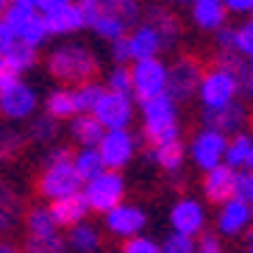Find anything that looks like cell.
Here are the masks:
<instances>
[{
    "mask_svg": "<svg viewBox=\"0 0 253 253\" xmlns=\"http://www.w3.org/2000/svg\"><path fill=\"white\" fill-rule=\"evenodd\" d=\"M234 198L248 206H253V172H237L234 181Z\"/></svg>",
    "mask_w": 253,
    "mask_h": 253,
    "instance_id": "42",
    "label": "cell"
},
{
    "mask_svg": "<svg viewBox=\"0 0 253 253\" xmlns=\"http://www.w3.org/2000/svg\"><path fill=\"white\" fill-rule=\"evenodd\" d=\"M20 42L23 45H28V47H34V50H39V47L45 45L47 39H50V34H47V25H45V20L42 17H34L28 25H25L23 31H20Z\"/></svg>",
    "mask_w": 253,
    "mask_h": 253,
    "instance_id": "35",
    "label": "cell"
},
{
    "mask_svg": "<svg viewBox=\"0 0 253 253\" xmlns=\"http://www.w3.org/2000/svg\"><path fill=\"white\" fill-rule=\"evenodd\" d=\"M0 253H17L14 242H8V239H0Z\"/></svg>",
    "mask_w": 253,
    "mask_h": 253,
    "instance_id": "50",
    "label": "cell"
},
{
    "mask_svg": "<svg viewBox=\"0 0 253 253\" xmlns=\"http://www.w3.org/2000/svg\"><path fill=\"white\" fill-rule=\"evenodd\" d=\"M42 114H47L50 120H56V123H64V120H73L75 114H78V109H75V95L70 86H56V89H50L45 95V100H42Z\"/></svg>",
    "mask_w": 253,
    "mask_h": 253,
    "instance_id": "24",
    "label": "cell"
},
{
    "mask_svg": "<svg viewBox=\"0 0 253 253\" xmlns=\"http://www.w3.org/2000/svg\"><path fill=\"white\" fill-rule=\"evenodd\" d=\"M128 45H131V61H148L159 59V53L164 50L159 31L150 23H139L131 34H128Z\"/></svg>",
    "mask_w": 253,
    "mask_h": 253,
    "instance_id": "19",
    "label": "cell"
},
{
    "mask_svg": "<svg viewBox=\"0 0 253 253\" xmlns=\"http://www.w3.org/2000/svg\"><path fill=\"white\" fill-rule=\"evenodd\" d=\"M92 31H95L100 39H106L109 45H114L117 39H123V37H128V34H131L128 23L123 20V14L117 11V0L103 3V11H100V17H97V23L92 25Z\"/></svg>",
    "mask_w": 253,
    "mask_h": 253,
    "instance_id": "22",
    "label": "cell"
},
{
    "mask_svg": "<svg viewBox=\"0 0 253 253\" xmlns=\"http://www.w3.org/2000/svg\"><path fill=\"white\" fill-rule=\"evenodd\" d=\"M148 23L153 25V28L159 31V37H162V45L164 50H170V47H175L181 42V23L178 17H175V11L167 6H150L148 8Z\"/></svg>",
    "mask_w": 253,
    "mask_h": 253,
    "instance_id": "23",
    "label": "cell"
},
{
    "mask_svg": "<svg viewBox=\"0 0 253 253\" xmlns=\"http://www.w3.org/2000/svg\"><path fill=\"white\" fill-rule=\"evenodd\" d=\"M28 136L34 142H39V145H50V142H56V136H59V123L50 120L47 114H37L28 126Z\"/></svg>",
    "mask_w": 253,
    "mask_h": 253,
    "instance_id": "34",
    "label": "cell"
},
{
    "mask_svg": "<svg viewBox=\"0 0 253 253\" xmlns=\"http://www.w3.org/2000/svg\"><path fill=\"white\" fill-rule=\"evenodd\" d=\"M198 100H201L203 112H217L225 106L237 103L239 100V86H237V75L228 67L214 64L211 70L203 73L201 89H198Z\"/></svg>",
    "mask_w": 253,
    "mask_h": 253,
    "instance_id": "4",
    "label": "cell"
},
{
    "mask_svg": "<svg viewBox=\"0 0 253 253\" xmlns=\"http://www.w3.org/2000/svg\"><path fill=\"white\" fill-rule=\"evenodd\" d=\"M120 253H162V242L153 237H134V239H126Z\"/></svg>",
    "mask_w": 253,
    "mask_h": 253,
    "instance_id": "41",
    "label": "cell"
},
{
    "mask_svg": "<svg viewBox=\"0 0 253 253\" xmlns=\"http://www.w3.org/2000/svg\"><path fill=\"white\" fill-rule=\"evenodd\" d=\"M100 245H103V234L89 220L81 225H75V228H70V234H67V248L73 253H97Z\"/></svg>",
    "mask_w": 253,
    "mask_h": 253,
    "instance_id": "29",
    "label": "cell"
},
{
    "mask_svg": "<svg viewBox=\"0 0 253 253\" xmlns=\"http://www.w3.org/2000/svg\"><path fill=\"white\" fill-rule=\"evenodd\" d=\"M251 73H253V61H251Z\"/></svg>",
    "mask_w": 253,
    "mask_h": 253,
    "instance_id": "53",
    "label": "cell"
},
{
    "mask_svg": "<svg viewBox=\"0 0 253 253\" xmlns=\"http://www.w3.org/2000/svg\"><path fill=\"white\" fill-rule=\"evenodd\" d=\"M117 11L123 14V20L128 23V28L134 31L139 25V17H142V6L134 3V0H117Z\"/></svg>",
    "mask_w": 253,
    "mask_h": 253,
    "instance_id": "43",
    "label": "cell"
},
{
    "mask_svg": "<svg viewBox=\"0 0 253 253\" xmlns=\"http://www.w3.org/2000/svg\"><path fill=\"white\" fill-rule=\"evenodd\" d=\"M73 95H75V109H78V114H92L97 109V103H100V97L106 95V86L100 81H89V84L75 86Z\"/></svg>",
    "mask_w": 253,
    "mask_h": 253,
    "instance_id": "33",
    "label": "cell"
},
{
    "mask_svg": "<svg viewBox=\"0 0 253 253\" xmlns=\"http://www.w3.org/2000/svg\"><path fill=\"white\" fill-rule=\"evenodd\" d=\"M167 78H170V70L162 59L134 61L131 64V95L139 103L167 95Z\"/></svg>",
    "mask_w": 253,
    "mask_h": 253,
    "instance_id": "6",
    "label": "cell"
},
{
    "mask_svg": "<svg viewBox=\"0 0 253 253\" xmlns=\"http://www.w3.org/2000/svg\"><path fill=\"white\" fill-rule=\"evenodd\" d=\"M136 148H139V139L131 128H120V131H106L100 145H97V153L103 159L106 170L112 172H123L128 164L134 162Z\"/></svg>",
    "mask_w": 253,
    "mask_h": 253,
    "instance_id": "10",
    "label": "cell"
},
{
    "mask_svg": "<svg viewBox=\"0 0 253 253\" xmlns=\"http://www.w3.org/2000/svg\"><path fill=\"white\" fill-rule=\"evenodd\" d=\"M234 181H237V172L231 170L228 164H220L214 170L203 172V181H201V189H203V198L214 206H223L225 201L234 198Z\"/></svg>",
    "mask_w": 253,
    "mask_h": 253,
    "instance_id": "17",
    "label": "cell"
},
{
    "mask_svg": "<svg viewBox=\"0 0 253 253\" xmlns=\"http://www.w3.org/2000/svg\"><path fill=\"white\" fill-rule=\"evenodd\" d=\"M228 17H253V0H225Z\"/></svg>",
    "mask_w": 253,
    "mask_h": 253,
    "instance_id": "47",
    "label": "cell"
},
{
    "mask_svg": "<svg viewBox=\"0 0 253 253\" xmlns=\"http://www.w3.org/2000/svg\"><path fill=\"white\" fill-rule=\"evenodd\" d=\"M225 148H228V136L217 134L211 128H201L186 145V156L201 172H209L225 164Z\"/></svg>",
    "mask_w": 253,
    "mask_h": 253,
    "instance_id": "11",
    "label": "cell"
},
{
    "mask_svg": "<svg viewBox=\"0 0 253 253\" xmlns=\"http://www.w3.org/2000/svg\"><path fill=\"white\" fill-rule=\"evenodd\" d=\"M73 167H75V172H78V178H81L84 184H89L92 178H97V175L106 172V164H103V159H100V153H97V148L73 150Z\"/></svg>",
    "mask_w": 253,
    "mask_h": 253,
    "instance_id": "31",
    "label": "cell"
},
{
    "mask_svg": "<svg viewBox=\"0 0 253 253\" xmlns=\"http://www.w3.org/2000/svg\"><path fill=\"white\" fill-rule=\"evenodd\" d=\"M248 106L242 103V100H237V103L225 106V109H217V112H203V128H211V131H217V134L223 136H237L245 131L248 126Z\"/></svg>",
    "mask_w": 253,
    "mask_h": 253,
    "instance_id": "16",
    "label": "cell"
},
{
    "mask_svg": "<svg viewBox=\"0 0 253 253\" xmlns=\"http://www.w3.org/2000/svg\"><path fill=\"white\" fill-rule=\"evenodd\" d=\"M170 78H167V97H172L175 103H186L198 97L203 81V67L195 56H178V59L167 64Z\"/></svg>",
    "mask_w": 253,
    "mask_h": 253,
    "instance_id": "9",
    "label": "cell"
},
{
    "mask_svg": "<svg viewBox=\"0 0 253 253\" xmlns=\"http://www.w3.org/2000/svg\"><path fill=\"white\" fill-rule=\"evenodd\" d=\"M3 14H6V3L0 0V20H3Z\"/></svg>",
    "mask_w": 253,
    "mask_h": 253,
    "instance_id": "51",
    "label": "cell"
},
{
    "mask_svg": "<svg viewBox=\"0 0 253 253\" xmlns=\"http://www.w3.org/2000/svg\"><path fill=\"white\" fill-rule=\"evenodd\" d=\"M195 253H223V245H220V239H217V234H203V237H198V251Z\"/></svg>",
    "mask_w": 253,
    "mask_h": 253,
    "instance_id": "48",
    "label": "cell"
},
{
    "mask_svg": "<svg viewBox=\"0 0 253 253\" xmlns=\"http://www.w3.org/2000/svg\"><path fill=\"white\" fill-rule=\"evenodd\" d=\"M45 67L59 84H73V89H75L81 84L95 81L97 70H100V61H97V53L89 45L70 39V42H59L47 53Z\"/></svg>",
    "mask_w": 253,
    "mask_h": 253,
    "instance_id": "1",
    "label": "cell"
},
{
    "mask_svg": "<svg viewBox=\"0 0 253 253\" xmlns=\"http://www.w3.org/2000/svg\"><path fill=\"white\" fill-rule=\"evenodd\" d=\"M103 225L106 231L117 239H134V237H142V231L148 225V211L136 203H120L117 209H112L109 214H103Z\"/></svg>",
    "mask_w": 253,
    "mask_h": 253,
    "instance_id": "14",
    "label": "cell"
},
{
    "mask_svg": "<svg viewBox=\"0 0 253 253\" xmlns=\"http://www.w3.org/2000/svg\"><path fill=\"white\" fill-rule=\"evenodd\" d=\"M25 251L28 253H64L67 251V237L53 234V237H42V239H28L25 242Z\"/></svg>",
    "mask_w": 253,
    "mask_h": 253,
    "instance_id": "37",
    "label": "cell"
},
{
    "mask_svg": "<svg viewBox=\"0 0 253 253\" xmlns=\"http://www.w3.org/2000/svg\"><path fill=\"white\" fill-rule=\"evenodd\" d=\"M245 253H253V245H248V248H245Z\"/></svg>",
    "mask_w": 253,
    "mask_h": 253,
    "instance_id": "52",
    "label": "cell"
},
{
    "mask_svg": "<svg viewBox=\"0 0 253 253\" xmlns=\"http://www.w3.org/2000/svg\"><path fill=\"white\" fill-rule=\"evenodd\" d=\"M139 112H142V136L150 142V148L181 139V114H178V103L172 97L162 95L153 97V100H145V103H139Z\"/></svg>",
    "mask_w": 253,
    "mask_h": 253,
    "instance_id": "3",
    "label": "cell"
},
{
    "mask_svg": "<svg viewBox=\"0 0 253 253\" xmlns=\"http://www.w3.org/2000/svg\"><path fill=\"white\" fill-rule=\"evenodd\" d=\"M50 214H53V220H56L59 228H75V225L86 223V217H89V203H86L84 192H78V195L64 198V201L50 203Z\"/></svg>",
    "mask_w": 253,
    "mask_h": 253,
    "instance_id": "20",
    "label": "cell"
},
{
    "mask_svg": "<svg viewBox=\"0 0 253 253\" xmlns=\"http://www.w3.org/2000/svg\"><path fill=\"white\" fill-rule=\"evenodd\" d=\"M251 20H253V17H251Z\"/></svg>",
    "mask_w": 253,
    "mask_h": 253,
    "instance_id": "54",
    "label": "cell"
},
{
    "mask_svg": "<svg viewBox=\"0 0 253 253\" xmlns=\"http://www.w3.org/2000/svg\"><path fill=\"white\" fill-rule=\"evenodd\" d=\"M78 8H81L84 25H86V28H92V25L97 23L100 11H103V3H100V0H81V3H78Z\"/></svg>",
    "mask_w": 253,
    "mask_h": 253,
    "instance_id": "44",
    "label": "cell"
},
{
    "mask_svg": "<svg viewBox=\"0 0 253 253\" xmlns=\"http://www.w3.org/2000/svg\"><path fill=\"white\" fill-rule=\"evenodd\" d=\"M237 31V39H234V53H239L245 61H253V20H245L239 23Z\"/></svg>",
    "mask_w": 253,
    "mask_h": 253,
    "instance_id": "39",
    "label": "cell"
},
{
    "mask_svg": "<svg viewBox=\"0 0 253 253\" xmlns=\"http://www.w3.org/2000/svg\"><path fill=\"white\" fill-rule=\"evenodd\" d=\"M198 251V239L181 237V234H167L162 239V253H195Z\"/></svg>",
    "mask_w": 253,
    "mask_h": 253,
    "instance_id": "40",
    "label": "cell"
},
{
    "mask_svg": "<svg viewBox=\"0 0 253 253\" xmlns=\"http://www.w3.org/2000/svg\"><path fill=\"white\" fill-rule=\"evenodd\" d=\"M148 159L156 164L159 170H164L167 175H178L186 164V145L181 139L175 142H164V145H156V148L148 150Z\"/></svg>",
    "mask_w": 253,
    "mask_h": 253,
    "instance_id": "21",
    "label": "cell"
},
{
    "mask_svg": "<svg viewBox=\"0 0 253 253\" xmlns=\"http://www.w3.org/2000/svg\"><path fill=\"white\" fill-rule=\"evenodd\" d=\"M134 95H120V92H106L100 97L97 109L92 112V117L106 128V131H120V128H131L136 109H134Z\"/></svg>",
    "mask_w": 253,
    "mask_h": 253,
    "instance_id": "13",
    "label": "cell"
},
{
    "mask_svg": "<svg viewBox=\"0 0 253 253\" xmlns=\"http://www.w3.org/2000/svg\"><path fill=\"white\" fill-rule=\"evenodd\" d=\"M37 11L45 20L50 37H73L84 25L81 8L73 0H37Z\"/></svg>",
    "mask_w": 253,
    "mask_h": 253,
    "instance_id": "7",
    "label": "cell"
},
{
    "mask_svg": "<svg viewBox=\"0 0 253 253\" xmlns=\"http://www.w3.org/2000/svg\"><path fill=\"white\" fill-rule=\"evenodd\" d=\"M25 231H28V239H42V237H53L59 234V225L50 214V206H31L23 217Z\"/></svg>",
    "mask_w": 253,
    "mask_h": 253,
    "instance_id": "30",
    "label": "cell"
},
{
    "mask_svg": "<svg viewBox=\"0 0 253 253\" xmlns=\"http://www.w3.org/2000/svg\"><path fill=\"white\" fill-rule=\"evenodd\" d=\"M112 61L114 67H128V61H131V45H128V37L117 39L112 45Z\"/></svg>",
    "mask_w": 253,
    "mask_h": 253,
    "instance_id": "45",
    "label": "cell"
},
{
    "mask_svg": "<svg viewBox=\"0 0 253 253\" xmlns=\"http://www.w3.org/2000/svg\"><path fill=\"white\" fill-rule=\"evenodd\" d=\"M206 206L198 198H178V201L170 206V228L172 234H181V237H203L206 234Z\"/></svg>",
    "mask_w": 253,
    "mask_h": 253,
    "instance_id": "12",
    "label": "cell"
},
{
    "mask_svg": "<svg viewBox=\"0 0 253 253\" xmlns=\"http://www.w3.org/2000/svg\"><path fill=\"white\" fill-rule=\"evenodd\" d=\"M14 45H17V34L8 28L3 20H0V59H3V56H6V53L11 50Z\"/></svg>",
    "mask_w": 253,
    "mask_h": 253,
    "instance_id": "49",
    "label": "cell"
},
{
    "mask_svg": "<svg viewBox=\"0 0 253 253\" xmlns=\"http://www.w3.org/2000/svg\"><path fill=\"white\" fill-rule=\"evenodd\" d=\"M34 17H39L37 0H11V3H6V14H3V23H6L8 28L14 31L17 37H20V31H23L25 25L34 20Z\"/></svg>",
    "mask_w": 253,
    "mask_h": 253,
    "instance_id": "32",
    "label": "cell"
},
{
    "mask_svg": "<svg viewBox=\"0 0 253 253\" xmlns=\"http://www.w3.org/2000/svg\"><path fill=\"white\" fill-rule=\"evenodd\" d=\"M234 39H237V31L225 25L223 31L214 34V45H217V53H234Z\"/></svg>",
    "mask_w": 253,
    "mask_h": 253,
    "instance_id": "46",
    "label": "cell"
},
{
    "mask_svg": "<svg viewBox=\"0 0 253 253\" xmlns=\"http://www.w3.org/2000/svg\"><path fill=\"white\" fill-rule=\"evenodd\" d=\"M39 106H42L39 103V92L23 78H17L6 89H0V117L8 120V123L34 120Z\"/></svg>",
    "mask_w": 253,
    "mask_h": 253,
    "instance_id": "8",
    "label": "cell"
},
{
    "mask_svg": "<svg viewBox=\"0 0 253 253\" xmlns=\"http://www.w3.org/2000/svg\"><path fill=\"white\" fill-rule=\"evenodd\" d=\"M225 164L234 172H253V134L242 131L231 136L225 148Z\"/></svg>",
    "mask_w": 253,
    "mask_h": 253,
    "instance_id": "26",
    "label": "cell"
},
{
    "mask_svg": "<svg viewBox=\"0 0 253 253\" xmlns=\"http://www.w3.org/2000/svg\"><path fill=\"white\" fill-rule=\"evenodd\" d=\"M23 217V201H20V192L8 181H0V234L6 237L17 228Z\"/></svg>",
    "mask_w": 253,
    "mask_h": 253,
    "instance_id": "25",
    "label": "cell"
},
{
    "mask_svg": "<svg viewBox=\"0 0 253 253\" xmlns=\"http://www.w3.org/2000/svg\"><path fill=\"white\" fill-rule=\"evenodd\" d=\"M20 148H23V134H20L17 128L0 126V164L11 162V159L20 153Z\"/></svg>",
    "mask_w": 253,
    "mask_h": 253,
    "instance_id": "36",
    "label": "cell"
},
{
    "mask_svg": "<svg viewBox=\"0 0 253 253\" xmlns=\"http://www.w3.org/2000/svg\"><path fill=\"white\" fill-rule=\"evenodd\" d=\"M37 61H39V50L23 45V42L17 39V45L11 47V50H8L3 59H0V67L6 70L8 75H14V78H23L28 70L37 67Z\"/></svg>",
    "mask_w": 253,
    "mask_h": 253,
    "instance_id": "28",
    "label": "cell"
},
{
    "mask_svg": "<svg viewBox=\"0 0 253 253\" xmlns=\"http://www.w3.org/2000/svg\"><path fill=\"white\" fill-rule=\"evenodd\" d=\"M81 189H84V181L78 178V172L73 167V150L67 145H53L47 150L45 170L39 172L37 192L45 201L56 203V201L70 198V195H78Z\"/></svg>",
    "mask_w": 253,
    "mask_h": 253,
    "instance_id": "2",
    "label": "cell"
},
{
    "mask_svg": "<svg viewBox=\"0 0 253 253\" xmlns=\"http://www.w3.org/2000/svg\"><path fill=\"white\" fill-rule=\"evenodd\" d=\"M189 20L195 28L217 34L228 25V11H225L223 0H195V3H189Z\"/></svg>",
    "mask_w": 253,
    "mask_h": 253,
    "instance_id": "18",
    "label": "cell"
},
{
    "mask_svg": "<svg viewBox=\"0 0 253 253\" xmlns=\"http://www.w3.org/2000/svg\"><path fill=\"white\" fill-rule=\"evenodd\" d=\"M84 198L89 203V211H97V214H109L112 209H117L120 203H126V178L123 172H112L106 170L103 175L92 178L89 184H84Z\"/></svg>",
    "mask_w": 253,
    "mask_h": 253,
    "instance_id": "5",
    "label": "cell"
},
{
    "mask_svg": "<svg viewBox=\"0 0 253 253\" xmlns=\"http://www.w3.org/2000/svg\"><path fill=\"white\" fill-rule=\"evenodd\" d=\"M103 134H106V128L92 114H75L70 120V136H73V142L78 148H97Z\"/></svg>",
    "mask_w": 253,
    "mask_h": 253,
    "instance_id": "27",
    "label": "cell"
},
{
    "mask_svg": "<svg viewBox=\"0 0 253 253\" xmlns=\"http://www.w3.org/2000/svg\"><path fill=\"white\" fill-rule=\"evenodd\" d=\"M253 225V206L231 198L217 206V234L220 237H242Z\"/></svg>",
    "mask_w": 253,
    "mask_h": 253,
    "instance_id": "15",
    "label": "cell"
},
{
    "mask_svg": "<svg viewBox=\"0 0 253 253\" xmlns=\"http://www.w3.org/2000/svg\"><path fill=\"white\" fill-rule=\"evenodd\" d=\"M103 86H106V92L131 95V67H112L109 73H106Z\"/></svg>",
    "mask_w": 253,
    "mask_h": 253,
    "instance_id": "38",
    "label": "cell"
}]
</instances>
